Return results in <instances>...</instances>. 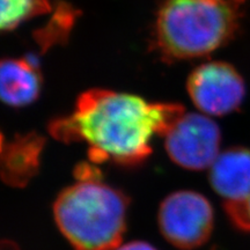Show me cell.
I'll return each mask as SVG.
<instances>
[{
  "mask_svg": "<svg viewBox=\"0 0 250 250\" xmlns=\"http://www.w3.org/2000/svg\"><path fill=\"white\" fill-rule=\"evenodd\" d=\"M183 108L151 103L132 94L92 89L81 94L70 116L56 121V139L85 140L93 156L121 165H137L151 154L155 134L165 136Z\"/></svg>",
  "mask_w": 250,
  "mask_h": 250,
  "instance_id": "obj_1",
  "label": "cell"
},
{
  "mask_svg": "<svg viewBox=\"0 0 250 250\" xmlns=\"http://www.w3.org/2000/svg\"><path fill=\"white\" fill-rule=\"evenodd\" d=\"M239 19L240 0H166L156 19V42L167 57H202L232 39Z\"/></svg>",
  "mask_w": 250,
  "mask_h": 250,
  "instance_id": "obj_3",
  "label": "cell"
},
{
  "mask_svg": "<svg viewBox=\"0 0 250 250\" xmlns=\"http://www.w3.org/2000/svg\"><path fill=\"white\" fill-rule=\"evenodd\" d=\"M158 223L168 242L189 250L208 241L213 229L214 214L204 196L183 190L164 199L159 208Z\"/></svg>",
  "mask_w": 250,
  "mask_h": 250,
  "instance_id": "obj_4",
  "label": "cell"
},
{
  "mask_svg": "<svg viewBox=\"0 0 250 250\" xmlns=\"http://www.w3.org/2000/svg\"><path fill=\"white\" fill-rule=\"evenodd\" d=\"M213 190L227 206L242 205L250 198V149L230 148L218 155L210 167Z\"/></svg>",
  "mask_w": 250,
  "mask_h": 250,
  "instance_id": "obj_7",
  "label": "cell"
},
{
  "mask_svg": "<svg viewBox=\"0 0 250 250\" xmlns=\"http://www.w3.org/2000/svg\"><path fill=\"white\" fill-rule=\"evenodd\" d=\"M230 221L243 232H250V198L242 205L225 208Z\"/></svg>",
  "mask_w": 250,
  "mask_h": 250,
  "instance_id": "obj_10",
  "label": "cell"
},
{
  "mask_svg": "<svg viewBox=\"0 0 250 250\" xmlns=\"http://www.w3.org/2000/svg\"><path fill=\"white\" fill-rule=\"evenodd\" d=\"M41 90V76L28 59H5L0 66V94L12 107L34 102Z\"/></svg>",
  "mask_w": 250,
  "mask_h": 250,
  "instance_id": "obj_8",
  "label": "cell"
},
{
  "mask_svg": "<svg viewBox=\"0 0 250 250\" xmlns=\"http://www.w3.org/2000/svg\"><path fill=\"white\" fill-rule=\"evenodd\" d=\"M115 250H156L154 247L149 245V243L143 242V241H133L129 242L126 245L120 246Z\"/></svg>",
  "mask_w": 250,
  "mask_h": 250,
  "instance_id": "obj_11",
  "label": "cell"
},
{
  "mask_svg": "<svg viewBox=\"0 0 250 250\" xmlns=\"http://www.w3.org/2000/svg\"><path fill=\"white\" fill-rule=\"evenodd\" d=\"M164 137L169 158L186 169L210 168L220 154V130L208 115L183 114Z\"/></svg>",
  "mask_w": 250,
  "mask_h": 250,
  "instance_id": "obj_5",
  "label": "cell"
},
{
  "mask_svg": "<svg viewBox=\"0 0 250 250\" xmlns=\"http://www.w3.org/2000/svg\"><path fill=\"white\" fill-rule=\"evenodd\" d=\"M46 8V0H1L0 27L2 30H12L27 19L45 12Z\"/></svg>",
  "mask_w": 250,
  "mask_h": 250,
  "instance_id": "obj_9",
  "label": "cell"
},
{
  "mask_svg": "<svg viewBox=\"0 0 250 250\" xmlns=\"http://www.w3.org/2000/svg\"><path fill=\"white\" fill-rule=\"evenodd\" d=\"M127 199L115 188L83 179L59 193L56 224L76 250H115L126 226Z\"/></svg>",
  "mask_w": 250,
  "mask_h": 250,
  "instance_id": "obj_2",
  "label": "cell"
},
{
  "mask_svg": "<svg viewBox=\"0 0 250 250\" xmlns=\"http://www.w3.org/2000/svg\"><path fill=\"white\" fill-rule=\"evenodd\" d=\"M187 87L196 107L208 116H223L234 111L246 94L239 72L223 62H205L195 68Z\"/></svg>",
  "mask_w": 250,
  "mask_h": 250,
  "instance_id": "obj_6",
  "label": "cell"
}]
</instances>
